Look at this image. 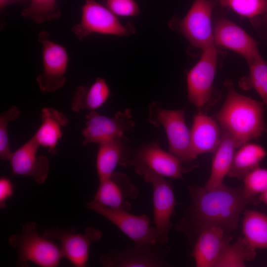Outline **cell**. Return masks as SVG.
Listing matches in <instances>:
<instances>
[{"mask_svg": "<svg viewBox=\"0 0 267 267\" xmlns=\"http://www.w3.org/2000/svg\"><path fill=\"white\" fill-rule=\"evenodd\" d=\"M191 204L189 216L199 229L216 226L226 232L235 229L240 215L252 201L245 194L243 187L232 188L223 183L217 188L190 186Z\"/></svg>", "mask_w": 267, "mask_h": 267, "instance_id": "6da1fadb", "label": "cell"}, {"mask_svg": "<svg viewBox=\"0 0 267 267\" xmlns=\"http://www.w3.org/2000/svg\"><path fill=\"white\" fill-rule=\"evenodd\" d=\"M225 85L227 95L215 118L221 130L233 138L237 148L267 133L264 104L237 92L231 81L225 82Z\"/></svg>", "mask_w": 267, "mask_h": 267, "instance_id": "7a4b0ae2", "label": "cell"}, {"mask_svg": "<svg viewBox=\"0 0 267 267\" xmlns=\"http://www.w3.org/2000/svg\"><path fill=\"white\" fill-rule=\"evenodd\" d=\"M8 243L17 251L18 267H27L30 262L41 267H56L63 258L60 246L41 236L34 222L23 224L19 233L9 237Z\"/></svg>", "mask_w": 267, "mask_h": 267, "instance_id": "3957f363", "label": "cell"}, {"mask_svg": "<svg viewBox=\"0 0 267 267\" xmlns=\"http://www.w3.org/2000/svg\"><path fill=\"white\" fill-rule=\"evenodd\" d=\"M148 107V122L156 128H164L168 141V151L182 164L194 160L190 130L185 120V109H167L159 101L151 102Z\"/></svg>", "mask_w": 267, "mask_h": 267, "instance_id": "277c9868", "label": "cell"}, {"mask_svg": "<svg viewBox=\"0 0 267 267\" xmlns=\"http://www.w3.org/2000/svg\"><path fill=\"white\" fill-rule=\"evenodd\" d=\"M218 49L214 45L202 50L200 58L187 74L188 99L198 112L205 113L219 98L214 87Z\"/></svg>", "mask_w": 267, "mask_h": 267, "instance_id": "5b68a950", "label": "cell"}, {"mask_svg": "<svg viewBox=\"0 0 267 267\" xmlns=\"http://www.w3.org/2000/svg\"><path fill=\"white\" fill-rule=\"evenodd\" d=\"M80 21L71 31L80 41H84L92 34L125 36L133 34L132 25L124 24L104 4L96 0H85L82 5Z\"/></svg>", "mask_w": 267, "mask_h": 267, "instance_id": "8992f818", "label": "cell"}, {"mask_svg": "<svg viewBox=\"0 0 267 267\" xmlns=\"http://www.w3.org/2000/svg\"><path fill=\"white\" fill-rule=\"evenodd\" d=\"M215 0H194L182 19L172 20L171 26L189 42L190 45L202 50L215 45L212 14Z\"/></svg>", "mask_w": 267, "mask_h": 267, "instance_id": "52a82bcc", "label": "cell"}, {"mask_svg": "<svg viewBox=\"0 0 267 267\" xmlns=\"http://www.w3.org/2000/svg\"><path fill=\"white\" fill-rule=\"evenodd\" d=\"M38 40L42 47L43 70L36 77L42 92H53L62 88L69 63V55L65 47L52 41L49 33L41 31Z\"/></svg>", "mask_w": 267, "mask_h": 267, "instance_id": "ba28073f", "label": "cell"}, {"mask_svg": "<svg viewBox=\"0 0 267 267\" xmlns=\"http://www.w3.org/2000/svg\"><path fill=\"white\" fill-rule=\"evenodd\" d=\"M153 187V219L156 242L161 245L169 241L168 234L173 225L171 221L176 205L172 182L149 170L139 174Z\"/></svg>", "mask_w": 267, "mask_h": 267, "instance_id": "9c48e42d", "label": "cell"}, {"mask_svg": "<svg viewBox=\"0 0 267 267\" xmlns=\"http://www.w3.org/2000/svg\"><path fill=\"white\" fill-rule=\"evenodd\" d=\"M180 161L169 151L162 149L158 141L142 143L134 149L130 160V167L139 174L149 170L165 178L182 179L183 174L188 171Z\"/></svg>", "mask_w": 267, "mask_h": 267, "instance_id": "30bf717a", "label": "cell"}, {"mask_svg": "<svg viewBox=\"0 0 267 267\" xmlns=\"http://www.w3.org/2000/svg\"><path fill=\"white\" fill-rule=\"evenodd\" d=\"M86 118V126L82 132L83 146L92 143L99 144L120 138L125 135L126 132H132L135 126L129 108L118 111L112 117L93 111L87 114Z\"/></svg>", "mask_w": 267, "mask_h": 267, "instance_id": "8fae6325", "label": "cell"}, {"mask_svg": "<svg viewBox=\"0 0 267 267\" xmlns=\"http://www.w3.org/2000/svg\"><path fill=\"white\" fill-rule=\"evenodd\" d=\"M86 207L114 224L134 245L157 244L155 228L150 225V219L146 215H134L129 211L110 209L93 200L88 202Z\"/></svg>", "mask_w": 267, "mask_h": 267, "instance_id": "7c38bea8", "label": "cell"}, {"mask_svg": "<svg viewBox=\"0 0 267 267\" xmlns=\"http://www.w3.org/2000/svg\"><path fill=\"white\" fill-rule=\"evenodd\" d=\"M158 244L113 249L102 255L100 262L105 267H162L169 266L168 246Z\"/></svg>", "mask_w": 267, "mask_h": 267, "instance_id": "4fadbf2b", "label": "cell"}, {"mask_svg": "<svg viewBox=\"0 0 267 267\" xmlns=\"http://www.w3.org/2000/svg\"><path fill=\"white\" fill-rule=\"evenodd\" d=\"M76 230L64 229L55 227L45 229L43 235L50 239L57 240L63 258L76 267L88 265L91 245L100 241L102 232L94 227L88 226L83 233H76Z\"/></svg>", "mask_w": 267, "mask_h": 267, "instance_id": "5bb4252c", "label": "cell"}, {"mask_svg": "<svg viewBox=\"0 0 267 267\" xmlns=\"http://www.w3.org/2000/svg\"><path fill=\"white\" fill-rule=\"evenodd\" d=\"M139 194L138 187L126 174L114 172L99 181L92 200L110 209L130 212L132 205L129 200L137 198Z\"/></svg>", "mask_w": 267, "mask_h": 267, "instance_id": "9a60e30c", "label": "cell"}, {"mask_svg": "<svg viewBox=\"0 0 267 267\" xmlns=\"http://www.w3.org/2000/svg\"><path fill=\"white\" fill-rule=\"evenodd\" d=\"M213 34L217 47L234 51L244 57L247 63L261 56L258 41L227 18H221L217 21Z\"/></svg>", "mask_w": 267, "mask_h": 267, "instance_id": "2e32d148", "label": "cell"}, {"mask_svg": "<svg viewBox=\"0 0 267 267\" xmlns=\"http://www.w3.org/2000/svg\"><path fill=\"white\" fill-rule=\"evenodd\" d=\"M40 146L33 136L12 153L9 161L13 175L32 177L40 184L45 182L49 172V162L46 156H37Z\"/></svg>", "mask_w": 267, "mask_h": 267, "instance_id": "e0dca14e", "label": "cell"}, {"mask_svg": "<svg viewBox=\"0 0 267 267\" xmlns=\"http://www.w3.org/2000/svg\"><path fill=\"white\" fill-rule=\"evenodd\" d=\"M99 145L96 158L99 181L110 176L118 165L130 167V160L134 148L127 136L124 135Z\"/></svg>", "mask_w": 267, "mask_h": 267, "instance_id": "ac0fdd59", "label": "cell"}, {"mask_svg": "<svg viewBox=\"0 0 267 267\" xmlns=\"http://www.w3.org/2000/svg\"><path fill=\"white\" fill-rule=\"evenodd\" d=\"M226 231L216 226H208L200 229L191 252L197 267H215L226 244L231 237Z\"/></svg>", "mask_w": 267, "mask_h": 267, "instance_id": "d6986e66", "label": "cell"}, {"mask_svg": "<svg viewBox=\"0 0 267 267\" xmlns=\"http://www.w3.org/2000/svg\"><path fill=\"white\" fill-rule=\"evenodd\" d=\"M222 135V130L217 121L206 113L198 111L193 117L190 129L193 159L202 154L214 152Z\"/></svg>", "mask_w": 267, "mask_h": 267, "instance_id": "ffe728a7", "label": "cell"}, {"mask_svg": "<svg viewBox=\"0 0 267 267\" xmlns=\"http://www.w3.org/2000/svg\"><path fill=\"white\" fill-rule=\"evenodd\" d=\"M41 124L33 136L40 146L52 155L57 154V145L62 137V129L68 123L62 112L52 107H45L40 114Z\"/></svg>", "mask_w": 267, "mask_h": 267, "instance_id": "44dd1931", "label": "cell"}, {"mask_svg": "<svg viewBox=\"0 0 267 267\" xmlns=\"http://www.w3.org/2000/svg\"><path fill=\"white\" fill-rule=\"evenodd\" d=\"M110 95V89L106 80L97 78L89 87L78 86L73 95L71 108L74 112L83 110L95 111L102 106Z\"/></svg>", "mask_w": 267, "mask_h": 267, "instance_id": "7402d4cb", "label": "cell"}, {"mask_svg": "<svg viewBox=\"0 0 267 267\" xmlns=\"http://www.w3.org/2000/svg\"><path fill=\"white\" fill-rule=\"evenodd\" d=\"M221 142L214 152L211 171L209 179L204 186L207 188H215L222 184L223 179L227 176L237 148L235 142L227 133L222 130Z\"/></svg>", "mask_w": 267, "mask_h": 267, "instance_id": "603a6c76", "label": "cell"}, {"mask_svg": "<svg viewBox=\"0 0 267 267\" xmlns=\"http://www.w3.org/2000/svg\"><path fill=\"white\" fill-rule=\"evenodd\" d=\"M239 148L234 153L227 176L243 179L249 172L259 167L267 152L262 146L249 142Z\"/></svg>", "mask_w": 267, "mask_h": 267, "instance_id": "cb8c5ba5", "label": "cell"}, {"mask_svg": "<svg viewBox=\"0 0 267 267\" xmlns=\"http://www.w3.org/2000/svg\"><path fill=\"white\" fill-rule=\"evenodd\" d=\"M243 238L253 250L267 249V215L252 210L244 212Z\"/></svg>", "mask_w": 267, "mask_h": 267, "instance_id": "d4e9b609", "label": "cell"}, {"mask_svg": "<svg viewBox=\"0 0 267 267\" xmlns=\"http://www.w3.org/2000/svg\"><path fill=\"white\" fill-rule=\"evenodd\" d=\"M247 63L249 74L240 79L239 87L245 90L255 89L267 106V60L261 55Z\"/></svg>", "mask_w": 267, "mask_h": 267, "instance_id": "484cf974", "label": "cell"}, {"mask_svg": "<svg viewBox=\"0 0 267 267\" xmlns=\"http://www.w3.org/2000/svg\"><path fill=\"white\" fill-rule=\"evenodd\" d=\"M255 255L256 251L239 237L233 243L230 241L226 244L215 267H243L245 261L253 260Z\"/></svg>", "mask_w": 267, "mask_h": 267, "instance_id": "4316f807", "label": "cell"}, {"mask_svg": "<svg viewBox=\"0 0 267 267\" xmlns=\"http://www.w3.org/2000/svg\"><path fill=\"white\" fill-rule=\"evenodd\" d=\"M60 0H30L21 11V15L37 24L59 19L61 15Z\"/></svg>", "mask_w": 267, "mask_h": 267, "instance_id": "83f0119b", "label": "cell"}, {"mask_svg": "<svg viewBox=\"0 0 267 267\" xmlns=\"http://www.w3.org/2000/svg\"><path fill=\"white\" fill-rule=\"evenodd\" d=\"M221 5L229 8L250 20L267 12V0H215Z\"/></svg>", "mask_w": 267, "mask_h": 267, "instance_id": "f1b7e54d", "label": "cell"}, {"mask_svg": "<svg viewBox=\"0 0 267 267\" xmlns=\"http://www.w3.org/2000/svg\"><path fill=\"white\" fill-rule=\"evenodd\" d=\"M21 115L20 109L16 106H11L0 114V158L9 160L12 152L11 150L8 134V126L15 121Z\"/></svg>", "mask_w": 267, "mask_h": 267, "instance_id": "f546056e", "label": "cell"}, {"mask_svg": "<svg viewBox=\"0 0 267 267\" xmlns=\"http://www.w3.org/2000/svg\"><path fill=\"white\" fill-rule=\"evenodd\" d=\"M246 195L253 201L267 190V169L259 167L249 172L243 179Z\"/></svg>", "mask_w": 267, "mask_h": 267, "instance_id": "4dcf8cb0", "label": "cell"}, {"mask_svg": "<svg viewBox=\"0 0 267 267\" xmlns=\"http://www.w3.org/2000/svg\"><path fill=\"white\" fill-rule=\"evenodd\" d=\"M104 5L117 16L133 17L140 13L134 0H104Z\"/></svg>", "mask_w": 267, "mask_h": 267, "instance_id": "1f68e13d", "label": "cell"}, {"mask_svg": "<svg viewBox=\"0 0 267 267\" xmlns=\"http://www.w3.org/2000/svg\"><path fill=\"white\" fill-rule=\"evenodd\" d=\"M14 193V186L11 180L7 177L0 178V207L3 208L6 206L7 200Z\"/></svg>", "mask_w": 267, "mask_h": 267, "instance_id": "d6a6232c", "label": "cell"}, {"mask_svg": "<svg viewBox=\"0 0 267 267\" xmlns=\"http://www.w3.org/2000/svg\"><path fill=\"white\" fill-rule=\"evenodd\" d=\"M250 21L260 37L264 39L267 37V12Z\"/></svg>", "mask_w": 267, "mask_h": 267, "instance_id": "836d02e7", "label": "cell"}, {"mask_svg": "<svg viewBox=\"0 0 267 267\" xmlns=\"http://www.w3.org/2000/svg\"><path fill=\"white\" fill-rule=\"evenodd\" d=\"M30 0H0V10L2 11L7 6L13 4H18L24 5L27 3Z\"/></svg>", "mask_w": 267, "mask_h": 267, "instance_id": "e575fe53", "label": "cell"}, {"mask_svg": "<svg viewBox=\"0 0 267 267\" xmlns=\"http://www.w3.org/2000/svg\"><path fill=\"white\" fill-rule=\"evenodd\" d=\"M259 200L267 205V190L259 196Z\"/></svg>", "mask_w": 267, "mask_h": 267, "instance_id": "d590c367", "label": "cell"}]
</instances>
